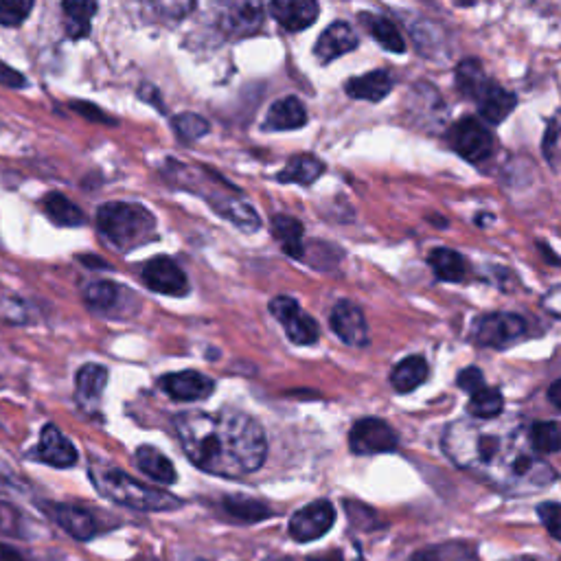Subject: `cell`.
Wrapping results in <instances>:
<instances>
[{"instance_id":"45","label":"cell","mask_w":561,"mask_h":561,"mask_svg":"<svg viewBox=\"0 0 561 561\" xmlns=\"http://www.w3.org/2000/svg\"><path fill=\"white\" fill-rule=\"evenodd\" d=\"M0 561H22V557L7 544H0Z\"/></svg>"},{"instance_id":"16","label":"cell","mask_w":561,"mask_h":561,"mask_svg":"<svg viewBox=\"0 0 561 561\" xmlns=\"http://www.w3.org/2000/svg\"><path fill=\"white\" fill-rule=\"evenodd\" d=\"M108 386V369L101 364H84L75 375V397L77 406L86 415H95L101 404L103 391Z\"/></svg>"},{"instance_id":"1","label":"cell","mask_w":561,"mask_h":561,"mask_svg":"<svg viewBox=\"0 0 561 561\" xmlns=\"http://www.w3.org/2000/svg\"><path fill=\"white\" fill-rule=\"evenodd\" d=\"M174 426L189 461L206 474L242 478L257 472L268 456L266 434L246 412L191 410L178 415Z\"/></svg>"},{"instance_id":"41","label":"cell","mask_w":561,"mask_h":561,"mask_svg":"<svg viewBox=\"0 0 561 561\" xmlns=\"http://www.w3.org/2000/svg\"><path fill=\"white\" fill-rule=\"evenodd\" d=\"M25 485H22V478L18 476V472L11 467L7 461L0 459V491H22Z\"/></svg>"},{"instance_id":"36","label":"cell","mask_w":561,"mask_h":561,"mask_svg":"<svg viewBox=\"0 0 561 561\" xmlns=\"http://www.w3.org/2000/svg\"><path fill=\"white\" fill-rule=\"evenodd\" d=\"M150 5L160 18L169 22H180L196 9V0H150Z\"/></svg>"},{"instance_id":"7","label":"cell","mask_w":561,"mask_h":561,"mask_svg":"<svg viewBox=\"0 0 561 561\" xmlns=\"http://www.w3.org/2000/svg\"><path fill=\"white\" fill-rule=\"evenodd\" d=\"M263 27L261 0H220V29L228 38H250Z\"/></svg>"},{"instance_id":"48","label":"cell","mask_w":561,"mask_h":561,"mask_svg":"<svg viewBox=\"0 0 561 561\" xmlns=\"http://www.w3.org/2000/svg\"><path fill=\"white\" fill-rule=\"evenodd\" d=\"M511 561H535V559H531V557H518V559H511Z\"/></svg>"},{"instance_id":"2","label":"cell","mask_w":561,"mask_h":561,"mask_svg":"<svg viewBox=\"0 0 561 561\" xmlns=\"http://www.w3.org/2000/svg\"><path fill=\"white\" fill-rule=\"evenodd\" d=\"M518 432H491V428L472 421H456L445 432L443 448L450 459L463 469L485 472L496 485H507L511 491L533 494L548 487L557 478L555 469L546 461L537 459L533 452H526L518 459H509L515 452Z\"/></svg>"},{"instance_id":"4","label":"cell","mask_w":561,"mask_h":561,"mask_svg":"<svg viewBox=\"0 0 561 561\" xmlns=\"http://www.w3.org/2000/svg\"><path fill=\"white\" fill-rule=\"evenodd\" d=\"M97 228L119 250L139 248L156 235V217L141 204L108 202L97 211Z\"/></svg>"},{"instance_id":"28","label":"cell","mask_w":561,"mask_h":561,"mask_svg":"<svg viewBox=\"0 0 561 561\" xmlns=\"http://www.w3.org/2000/svg\"><path fill=\"white\" fill-rule=\"evenodd\" d=\"M42 206H44V213H47L51 217V222H55L57 226L73 228V226H82L86 222L84 211L66 196H62V193H49V196L42 200Z\"/></svg>"},{"instance_id":"40","label":"cell","mask_w":561,"mask_h":561,"mask_svg":"<svg viewBox=\"0 0 561 561\" xmlns=\"http://www.w3.org/2000/svg\"><path fill=\"white\" fill-rule=\"evenodd\" d=\"M456 384H459V388H463V391L472 395L485 386V380H483V373H480V369H476V366H469V369H463L459 373V377H456Z\"/></svg>"},{"instance_id":"9","label":"cell","mask_w":561,"mask_h":561,"mask_svg":"<svg viewBox=\"0 0 561 561\" xmlns=\"http://www.w3.org/2000/svg\"><path fill=\"white\" fill-rule=\"evenodd\" d=\"M397 443V432L382 419H360L349 432V445L353 454L395 452Z\"/></svg>"},{"instance_id":"3","label":"cell","mask_w":561,"mask_h":561,"mask_svg":"<svg viewBox=\"0 0 561 561\" xmlns=\"http://www.w3.org/2000/svg\"><path fill=\"white\" fill-rule=\"evenodd\" d=\"M90 476H93V483L99 489V494L117 502L121 507L145 513L176 511L182 507V502L176 496H171L158 487L143 485L117 467L93 463L90 465Z\"/></svg>"},{"instance_id":"14","label":"cell","mask_w":561,"mask_h":561,"mask_svg":"<svg viewBox=\"0 0 561 561\" xmlns=\"http://www.w3.org/2000/svg\"><path fill=\"white\" fill-rule=\"evenodd\" d=\"M331 329L334 334L351 347H364L369 342V325H366V318L362 314V309L351 303V301H340L336 307L331 309L329 316Z\"/></svg>"},{"instance_id":"43","label":"cell","mask_w":561,"mask_h":561,"mask_svg":"<svg viewBox=\"0 0 561 561\" xmlns=\"http://www.w3.org/2000/svg\"><path fill=\"white\" fill-rule=\"evenodd\" d=\"M0 84H5L9 88H22L27 84V79L22 77L18 71H14V68H9L0 62Z\"/></svg>"},{"instance_id":"42","label":"cell","mask_w":561,"mask_h":561,"mask_svg":"<svg viewBox=\"0 0 561 561\" xmlns=\"http://www.w3.org/2000/svg\"><path fill=\"white\" fill-rule=\"evenodd\" d=\"M75 112L79 114H84L86 119L90 121H101V123H106V125H112V119L106 117L97 106H93V103H86V101H73V106H71Z\"/></svg>"},{"instance_id":"29","label":"cell","mask_w":561,"mask_h":561,"mask_svg":"<svg viewBox=\"0 0 561 561\" xmlns=\"http://www.w3.org/2000/svg\"><path fill=\"white\" fill-rule=\"evenodd\" d=\"M360 20H362V25L371 31L375 42H380L386 51H391V53L406 51L404 36L399 33V29L393 25L391 20H386L382 16H373V14H362Z\"/></svg>"},{"instance_id":"20","label":"cell","mask_w":561,"mask_h":561,"mask_svg":"<svg viewBox=\"0 0 561 561\" xmlns=\"http://www.w3.org/2000/svg\"><path fill=\"white\" fill-rule=\"evenodd\" d=\"M84 299L90 307L95 309V312L108 314V316H121L119 309L123 307L125 299H132V294L119 283L95 281L88 285Z\"/></svg>"},{"instance_id":"10","label":"cell","mask_w":561,"mask_h":561,"mask_svg":"<svg viewBox=\"0 0 561 561\" xmlns=\"http://www.w3.org/2000/svg\"><path fill=\"white\" fill-rule=\"evenodd\" d=\"M336 522V509L329 500H316L296 511L290 520V535L296 542H314L323 537Z\"/></svg>"},{"instance_id":"37","label":"cell","mask_w":561,"mask_h":561,"mask_svg":"<svg viewBox=\"0 0 561 561\" xmlns=\"http://www.w3.org/2000/svg\"><path fill=\"white\" fill-rule=\"evenodd\" d=\"M542 150L553 165L561 163V110L551 119V123H548Z\"/></svg>"},{"instance_id":"24","label":"cell","mask_w":561,"mask_h":561,"mask_svg":"<svg viewBox=\"0 0 561 561\" xmlns=\"http://www.w3.org/2000/svg\"><path fill=\"white\" fill-rule=\"evenodd\" d=\"M68 38L82 40L90 33V20L97 14V0H62Z\"/></svg>"},{"instance_id":"18","label":"cell","mask_w":561,"mask_h":561,"mask_svg":"<svg viewBox=\"0 0 561 561\" xmlns=\"http://www.w3.org/2000/svg\"><path fill=\"white\" fill-rule=\"evenodd\" d=\"M33 456L53 467H73L79 459L75 445L68 441L64 434L53 426V423L42 428L40 443H38L36 452H33Z\"/></svg>"},{"instance_id":"38","label":"cell","mask_w":561,"mask_h":561,"mask_svg":"<svg viewBox=\"0 0 561 561\" xmlns=\"http://www.w3.org/2000/svg\"><path fill=\"white\" fill-rule=\"evenodd\" d=\"M537 515H540L546 531L561 542V505H557V502H544V505L537 507Z\"/></svg>"},{"instance_id":"8","label":"cell","mask_w":561,"mask_h":561,"mask_svg":"<svg viewBox=\"0 0 561 561\" xmlns=\"http://www.w3.org/2000/svg\"><path fill=\"white\" fill-rule=\"evenodd\" d=\"M270 314L283 325L285 334L294 342V345H314L320 338V329L316 320L305 314L301 305L290 296H277L270 301Z\"/></svg>"},{"instance_id":"31","label":"cell","mask_w":561,"mask_h":561,"mask_svg":"<svg viewBox=\"0 0 561 561\" xmlns=\"http://www.w3.org/2000/svg\"><path fill=\"white\" fill-rule=\"evenodd\" d=\"M428 263L432 272L437 274L439 281H461L465 277V259L456 253V250L450 248H437L432 250Z\"/></svg>"},{"instance_id":"34","label":"cell","mask_w":561,"mask_h":561,"mask_svg":"<svg viewBox=\"0 0 561 561\" xmlns=\"http://www.w3.org/2000/svg\"><path fill=\"white\" fill-rule=\"evenodd\" d=\"M174 130L180 136L182 141L193 143L202 139L204 134H209V121L202 119L200 114H193V112H185V114H178L174 119Z\"/></svg>"},{"instance_id":"15","label":"cell","mask_w":561,"mask_h":561,"mask_svg":"<svg viewBox=\"0 0 561 561\" xmlns=\"http://www.w3.org/2000/svg\"><path fill=\"white\" fill-rule=\"evenodd\" d=\"M42 509L47 511L49 518L62 526L66 533H71L75 540H90L97 533L95 515L77 505H66V502H44Z\"/></svg>"},{"instance_id":"27","label":"cell","mask_w":561,"mask_h":561,"mask_svg":"<svg viewBox=\"0 0 561 561\" xmlns=\"http://www.w3.org/2000/svg\"><path fill=\"white\" fill-rule=\"evenodd\" d=\"M323 171H325L323 160H318L312 154H301L290 158V163L285 165V169L279 171L277 180L294 182V185H312L314 180L323 176Z\"/></svg>"},{"instance_id":"5","label":"cell","mask_w":561,"mask_h":561,"mask_svg":"<svg viewBox=\"0 0 561 561\" xmlns=\"http://www.w3.org/2000/svg\"><path fill=\"white\" fill-rule=\"evenodd\" d=\"M448 141L452 150L469 163H485L496 152L494 134L474 117H463L459 123H454L448 132Z\"/></svg>"},{"instance_id":"44","label":"cell","mask_w":561,"mask_h":561,"mask_svg":"<svg viewBox=\"0 0 561 561\" xmlns=\"http://www.w3.org/2000/svg\"><path fill=\"white\" fill-rule=\"evenodd\" d=\"M526 3H531L533 7L546 11V14L561 16V0H526Z\"/></svg>"},{"instance_id":"11","label":"cell","mask_w":561,"mask_h":561,"mask_svg":"<svg viewBox=\"0 0 561 561\" xmlns=\"http://www.w3.org/2000/svg\"><path fill=\"white\" fill-rule=\"evenodd\" d=\"M467 99L478 103L480 114H483V119L491 125L505 121L515 110V103H518L513 93H509V90H505L500 84L491 82L487 75L472 88V93L467 95Z\"/></svg>"},{"instance_id":"46","label":"cell","mask_w":561,"mask_h":561,"mask_svg":"<svg viewBox=\"0 0 561 561\" xmlns=\"http://www.w3.org/2000/svg\"><path fill=\"white\" fill-rule=\"evenodd\" d=\"M548 397H551V402L561 410V380L553 382V386L548 388Z\"/></svg>"},{"instance_id":"6","label":"cell","mask_w":561,"mask_h":561,"mask_svg":"<svg viewBox=\"0 0 561 561\" xmlns=\"http://www.w3.org/2000/svg\"><path fill=\"white\" fill-rule=\"evenodd\" d=\"M526 334L524 318L515 314H485L476 318L472 336L480 347L507 349Z\"/></svg>"},{"instance_id":"21","label":"cell","mask_w":561,"mask_h":561,"mask_svg":"<svg viewBox=\"0 0 561 561\" xmlns=\"http://www.w3.org/2000/svg\"><path fill=\"white\" fill-rule=\"evenodd\" d=\"M305 123H307V112L303 108V103L296 97H283L272 103L263 128L274 132H285V130H299Z\"/></svg>"},{"instance_id":"47","label":"cell","mask_w":561,"mask_h":561,"mask_svg":"<svg viewBox=\"0 0 561 561\" xmlns=\"http://www.w3.org/2000/svg\"><path fill=\"white\" fill-rule=\"evenodd\" d=\"M410 561H441L437 553H428V551H423V553H417L415 557H412Z\"/></svg>"},{"instance_id":"30","label":"cell","mask_w":561,"mask_h":561,"mask_svg":"<svg viewBox=\"0 0 561 561\" xmlns=\"http://www.w3.org/2000/svg\"><path fill=\"white\" fill-rule=\"evenodd\" d=\"M502 410H505V399H502V393L498 391V388H489V386H483L480 391L472 393V397H469V404H467L469 415L480 421L496 419L502 415Z\"/></svg>"},{"instance_id":"26","label":"cell","mask_w":561,"mask_h":561,"mask_svg":"<svg viewBox=\"0 0 561 561\" xmlns=\"http://www.w3.org/2000/svg\"><path fill=\"white\" fill-rule=\"evenodd\" d=\"M428 377V362L421 356H410L399 362L391 373V384L397 393H412Z\"/></svg>"},{"instance_id":"23","label":"cell","mask_w":561,"mask_h":561,"mask_svg":"<svg viewBox=\"0 0 561 561\" xmlns=\"http://www.w3.org/2000/svg\"><path fill=\"white\" fill-rule=\"evenodd\" d=\"M134 461L139 465L141 472L156 480V483H165V485L176 483L178 474L174 463H171L163 452L156 450L154 445H141V448L134 452Z\"/></svg>"},{"instance_id":"17","label":"cell","mask_w":561,"mask_h":561,"mask_svg":"<svg viewBox=\"0 0 561 561\" xmlns=\"http://www.w3.org/2000/svg\"><path fill=\"white\" fill-rule=\"evenodd\" d=\"M270 11L272 18L277 20L285 31L299 33L314 25L320 14V7L318 0H272Z\"/></svg>"},{"instance_id":"13","label":"cell","mask_w":561,"mask_h":561,"mask_svg":"<svg viewBox=\"0 0 561 561\" xmlns=\"http://www.w3.org/2000/svg\"><path fill=\"white\" fill-rule=\"evenodd\" d=\"M160 391H165L176 402H200L211 397L215 391V382L209 375L200 371H178L163 375L158 380Z\"/></svg>"},{"instance_id":"32","label":"cell","mask_w":561,"mask_h":561,"mask_svg":"<svg viewBox=\"0 0 561 561\" xmlns=\"http://www.w3.org/2000/svg\"><path fill=\"white\" fill-rule=\"evenodd\" d=\"M531 448L537 454H551L561 450V423L537 421L529 430Z\"/></svg>"},{"instance_id":"39","label":"cell","mask_w":561,"mask_h":561,"mask_svg":"<svg viewBox=\"0 0 561 561\" xmlns=\"http://www.w3.org/2000/svg\"><path fill=\"white\" fill-rule=\"evenodd\" d=\"M20 524H22V515L16 511V507L7 505V502H0V533L22 537Z\"/></svg>"},{"instance_id":"22","label":"cell","mask_w":561,"mask_h":561,"mask_svg":"<svg viewBox=\"0 0 561 561\" xmlns=\"http://www.w3.org/2000/svg\"><path fill=\"white\" fill-rule=\"evenodd\" d=\"M393 90V77L388 71H373L347 82V95L362 101H382Z\"/></svg>"},{"instance_id":"19","label":"cell","mask_w":561,"mask_h":561,"mask_svg":"<svg viewBox=\"0 0 561 561\" xmlns=\"http://www.w3.org/2000/svg\"><path fill=\"white\" fill-rule=\"evenodd\" d=\"M356 47H358L356 31H353L347 22H334V25L327 27L323 31V36L318 38L314 53L320 62L329 64Z\"/></svg>"},{"instance_id":"25","label":"cell","mask_w":561,"mask_h":561,"mask_svg":"<svg viewBox=\"0 0 561 561\" xmlns=\"http://www.w3.org/2000/svg\"><path fill=\"white\" fill-rule=\"evenodd\" d=\"M272 233L281 244L283 253L292 259H301L303 248V226L299 220H294L290 215H274L272 217Z\"/></svg>"},{"instance_id":"12","label":"cell","mask_w":561,"mask_h":561,"mask_svg":"<svg viewBox=\"0 0 561 561\" xmlns=\"http://www.w3.org/2000/svg\"><path fill=\"white\" fill-rule=\"evenodd\" d=\"M143 283L150 290L167 296H185L189 292L187 274L169 257H156L150 263H145Z\"/></svg>"},{"instance_id":"35","label":"cell","mask_w":561,"mask_h":561,"mask_svg":"<svg viewBox=\"0 0 561 561\" xmlns=\"http://www.w3.org/2000/svg\"><path fill=\"white\" fill-rule=\"evenodd\" d=\"M36 0H0V25L20 27L31 14Z\"/></svg>"},{"instance_id":"33","label":"cell","mask_w":561,"mask_h":561,"mask_svg":"<svg viewBox=\"0 0 561 561\" xmlns=\"http://www.w3.org/2000/svg\"><path fill=\"white\" fill-rule=\"evenodd\" d=\"M224 509L239 522H261L272 513L270 507L263 505V502L244 496H228L224 500Z\"/></svg>"}]
</instances>
